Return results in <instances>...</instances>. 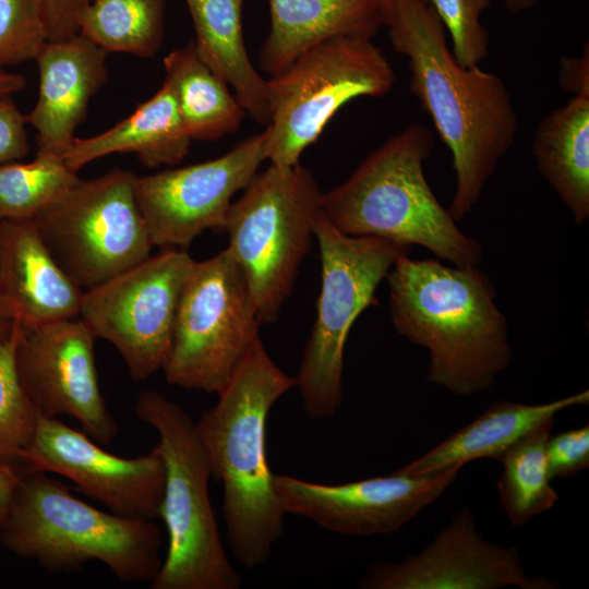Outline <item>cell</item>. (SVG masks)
I'll return each mask as SVG.
<instances>
[{"label": "cell", "instance_id": "21", "mask_svg": "<svg viewBox=\"0 0 589 589\" xmlns=\"http://www.w3.org/2000/svg\"><path fill=\"white\" fill-rule=\"evenodd\" d=\"M588 401V389L537 405L496 400L474 420L397 470L418 477L453 466L462 467L477 459L500 460L525 436L554 422L557 413L570 407L587 405Z\"/></svg>", "mask_w": 589, "mask_h": 589}, {"label": "cell", "instance_id": "28", "mask_svg": "<svg viewBox=\"0 0 589 589\" xmlns=\"http://www.w3.org/2000/svg\"><path fill=\"white\" fill-rule=\"evenodd\" d=\"M77 178L55 155L36 153L29 163L0 165V220L33 219Z\"/></svg>", "mask_w": 589, "mask_h": 589}, {"label": "cell", "instance_id": "11", "mask_svg": "<svg viewBox=\"0 0 589 589\" xmlns=\"http://www.w3.org/2000/svg\"><path fill=\"white\" fill-rule=\"evenodd\" d=\"M135 175L113 169L77 178L32 219L46 247L83 290L93 289L151 255Z\"/></svg>", "mask_w": 589, "mask_h": 589}, {"label": "cell", "instance_id": "20", "mask_svg": "<svg viewBox=\"0 0 589 589\" xmlns=\"http://www.w3.org/2000/svg\"><path fill=\"white\" fill-rule=\"evenodd\" d=\"M271 31L259 53L274 76L311 47L338 36L372 38L385 26L376 0H268Z\"/></svg>", "mask_w": 589, "mask_h": 589}, {"label": "cell", "instance_id": "39", "mask_svg": "<svg viewBox=\"0 0 589 589\" xmlns=\"http://www.w3.org/2000/svg\"><path fill=\"white\" fill-rule=\"evenodd\" d=\"M504 5L513 11L518 12L533 7L539 0H502Z\"/></svg>", "mask_w": 589, "mask_h": 589}, {"label": "cell", "instance_id": "18", "mask_svg": "<svg viewBox=\"0 0 589 589\" xmlns=\"http://www.w3.org/2000/svg\"><path fill=\"white\" fill-rule=\"evenodd\" d=\"M107 52L81 34L47 40L35 61L37 101L25 120L36 131L37 154L60 156L71 148L92 97L107 80Z\"/></svg>", "mask_w": 589, "mask_h": 589}, {"label": "cell", "instance_id": "2", "mask_svg": "<svg viewBox=\"0 0 589 589\" xmlns=\"http://www.w3.org/2000/svg\"><path fill=\"white\" fill-rule=\"evenodd\" d=\"M396 332L429 352L426 380L459 397L488 390L512 362L508 321L479 265L400 256L387 276Z\"/></svg>", "mask_w": 589, "mask_h": 589}, {"label": "cell", "instance_id": "22", "mask_svg": "<svg viewBox=\"0 0 589 589\" xmlns=\"http://www.w3.org/2000/svg\"><path fill=\"white\" fill-rule=\"evenodd\" d=\"M191 141L173 92L164 82L154 96L116 125L89 137H76L63 160L74 173L98 158L125 153L136 155L147 168L176 166L189 153Z\"/></svg>", "mask_w": 589, "mask_h": 589}, {"label": "cell", "instance_id": "33", "mask_svg": "<svg viewBox=\"0 0 589 589\" xmlns=\"http://www.w3.org/2000/svg\"><path fill=\"white\" fill-rule=\"evenodd\" d=\"M25 116L12 95L0 96V165L17 161L28 153Z\"/></svg>", "mask_w": 589, "mask_h": 589}, {"label": "cell", "instance_id": "29", "mask_svg": "<svg viewBox=\"0 0 589 589\" xmlns=\"http://www.w3.org/2000/svg\"><path fill=\"white\" fill-rule=\"evenodd\" d=\"M20 326L0 340V461H20L31 442L38 414L21 383L16 365Z\"/></svg>", "mask_w": 589, "mask_h": 589}, {"label": "cell", "instance_id": "23", "mask_svg": "<svg viewBox=\"0 0 589 589\" xmlns=\"http://www.w3.org/2000/svg\"><path fill=\"white\" fill-rule=\"evenodd\" d=\"M194 28L195 51L229 86L252 119L271 120L267 80L251 62L242 31L243 0H184Z\"/></svg>", "mask_w": 589, "mask_h": 589}, {"label": "cell", "instance_id": "30", "mask_svg": "<svg viewBox=\"0 0 589 589\" xmlns=\"http://www.w3.org/2000/svg\"><path fill=\"white\" fill-rule=\"evenodd\" d=\"M47 40L38 0H0V69L35 60Z\"/></svg>", "mask_w": 589, "mask_h": 589}, {"label": "cell", "instance_id": "40", "mask_svg": "<svg viewBox=\"0 0 589 589\" xmlns=\"http://www.w3.org/2000/svg\"><path fill=\"white\" fill-rule=\"evenodd\" d=\"M378 2V4L381 5V8L383 9L384 11V14H385V19L387 17L390 9H392V5H393V1L394 0H376ZM386 24V23H385Z\"/></svg>", "mask_w": 589, "mask_h": 589}, {"label": "cell", "instance_id": "38", "mask_svg": "<svg viewBox=\"0 0 589 589\" xmlns=\"http://www.w3.org/2000/svg\"><path fill=\"white\" fill-rule=\"evenodd\" d=\"M14 324L0 298V340L7 338L12 333Z\"/></svg>", "mask_w": 589, "mask_h": 589}, {"label": "cell", "instance_id": "26", "mask_svg": "<svg viewBox=\"0 0 589 589\" xmlns=\"http://www.w3.org/2000/svg\"><path fill=\"white\" fill-rule=\"evenodd\" d=\"M165 0H91L79 34L108 52L154 57L164 40Z\"/></svg>", "mask_w": 589, "mask_h": 589}, {"label": "cell", "instance_id": "32", "mask_svg": "<svg viewBox=\"0 0 589 589\" xmlns=\"http://www.w3.org/2000/svg\"><path fill=\"white\" fill-rule=\"evenodd\" d=\"M546 460L551 479L573 477L589 467V426L584 425L550 436Z\"/></svg>", "mask_w": 589, "mask_h": 589}, {"label": "cell", "instance_id": "12", "mask_svg": "<svg viewBox=\"0 0 589 589\" xmlns=\"http://www.w3.org/2000/svg\"><path fill=\"white\" fill-rule=\"evenodd\" d=\"M193 261L185 250H160L83 291L79 317L96 339L113 346L134 381L147 380L167 361Z\"/></svg>", "mask_w": 589, "mask_h": 589}, {"label": "cell", "instance_id": "10", "mask_svg": "<svg viewBox=\"0 0 589 589\" xmlns=\"http://www.w3.org/2000/svg\"><path fill=\"white\" fill-rule=\"evenodd\" d=\"M260 326L245 277L227 248L211 259L193 261L163 368L166 381L219 394L260 338Z\"/></svg>", "mask_w": 589, "mask_h": 589}, {"label": "cell", "instance_id": "16", "mask_svg": "<svg viewBox=\"0 0 589 589\" xmlns=\"http://www.w3.org/2000/svg\"><path fill=\"white\" fill-rule=\"evenodd\" d=\"M28 470L59 474L112 513L154 520L159 517L165 464L157 447L133 458L105 450L84 432L58 418L39 417L20 456Z\"/></svg>", "mask_w": 589, "mask_h": 589}, {"label": "cell", "instance_id": "37", "mask_svg": "<svg viewBox=\"0 0 589 589\" xmlns=\"http://www.w3.org/2000/svg\"><path fill=\"white\" fill-rule=\"evenodd\" d=\"M26 80L23 75L0 69V96L13 95L24 89Z\"/></svg>", "mask_w": 589, "mask_h": 589}, {"label": "cell", "instance_id": "36", "mask_svg": "<svg viewBox=\"0 0 589 589\" xmlns=\"http://www.w3.org/2000/svg\"><path fill=\"white\" fill-rule=\"evenodd\" d=\"M22 476L11 464L0 461V526L10 510Z\"/></svg>", "mask_w": 589, "mask_h": 589}, {"label": "cell", "instance_id": "13", "mask_svg": "<svg viewBox=\"0 0 589 589\" xmlns=\"http://www.w3.org/2000/svg\"><path fill=\"white\" fill-rule=\"evenodd\" d=\"M266 128L203 163L135 177L134 192L153 247L185 250L205 230L223 232L233 195L267 160Z\"/></svg>", "mask_w": 589, "mask_h": 589}, {"label": "cell", "instance_id": "7", "mask_svg": "<svg viewBox=\"0 0 589 589\" xmlns=\"http://www.w3.org/2000/svg\"><path fill=\"white\" fill-rule=\"evenodd\" d=\"M323 192L303 165L269 164L227 215V249L242 271L261 325L277 321L314 238Z\"/></svg>", "mask_w": 589, "mask_h": 589}, {"label": "cell", "instance_id": "25", "mask_svg": "<svg viewBox=\"0 0 589 589\" xmlns=\"http://www.w3.org/2000/svg\"><path fill=\"white\" fill-rule=\"evenodd\" d=\"M165 81L172 89L191 140L215 141L240 127L245 110L229 85L197 56L193 41L163 60Z\"/></svg>", "mask_w": 589, "mask_h": 589}, {"label": "cell", "instance_id": "1", "mask_svg": "<svg viewBox=\"0 0 589 589\" xmlns=\"http://www.w3.org/2000/svg\"><path fill=\"white\" fill-rule=\"evenodd\" d=\"M385 26L393 48L408 60L411 93L450 151L456 187L447 211L458 223L513 146L516 109L498 75L456 61L444 26L423 0H394Z\"/></svg>", "mask_w": 589, "mask_h": 589}, {"label": "cell", "instance_id": "6", "mask_svg": "<svg viewBox=\"0 0 589 589\" xmlns=\"http://www.w3.org/2000/svg\"><path fill=\"white\" fill-rule=\"evenodd\" d=\"M139 419L158 434L165 464L159 517L168 546L153 589H238L241 579L230 563L212 507L207 459L195 421L176 401L157 390L142 392Z\"/></svg>", "mask_w": 589, "mask_h": 589}, {"label": "cell", "instance_id": "3", "mask_svg": "<svg viewBox=\"0 0 589 589\" xmlns=\"http://www.w3.org/2000/svg\"><path fill=\"white\" fill-rule=\"evenodd\" d=\"M296 377L284 372L257 338L218 401L195 421L211 476L223 486L228 542L245 569L264 565L284 532V510L266 455V424Z\"/></svg>", "mask_w": 589, "mask_h": 589}, {"label": "cell", "instance_id": "4", "mask_svg": "<svg viewBox=\"0 0 589 589\" xmlns=\"http://www.w3.org/2000/svg\"><path fill=\"white\" fill-rule=\"evenodd\" d=\"M433 147L430 129L407 125L323 193V214L349 236L420 245L453 265H480L481 243L459 229L425 179L423 164Z\"/></svg>", "mask_w": 589, "mask_h": 589}, {"label": "cell", "instance_id": "19", "mask_svg": "<svg viewBox=\"0 0 589 589\" xmlns=\"http://www.w3.org/2000/svg\"><path fill=\"white\" fill-rule=\"evenodd\" d=\"M82 296L32 219L0 220V298L14 323L79 317Z\"/></svg>", "mask_w": 589, "mask_h": 589}, {"label": "cell", "instance_id": "5", "mask_svg": "<svg viewBox=\"0 0 589 589\" xmlns=\"http://www.w3.org/2000/svg\"><path fill=\"white\" fill-rule=\"evenodd\" d=\"M0 532L10 551L50 572L99 562L121 581L152 582L163 564L153 520L95 508L43 471L22 477Z\"/></svg>", "mask_w": 589, "mask_h": 589}, {"label": "cell", "instance_id": "34", "mask_svg": "<svg viewBox=\"0 0 589 589\" xmlns=\"http://www.w3.org/2000/svg\"><path fill=\"white\" fill-rule=\"evenodd\" d=\"M44 13L48 40L79 34V20L91 0H38Z\"/></svg>", "mask_w": 589, "mask_h": 589}, {"label": "cell", "instance_id": "14", "mask_svg": "<svg viewBox=\"0 0 589 589\" xmlns=\"http://www.w3.org/2000/svg\"><path fill=\"white\" fill-rule=\"evenodd\" d=\"M16 365L39 417L75 419L100 445L119 433L101 394L95 363L96 338L80 318L20 325Z\"/></svg>", "mask_w": 589, "mask_h": 589}, {"label": "cell", "instance_id": "17", "mask_svg": "<svg viewBox=\"0 0 589 589\" xmlns=\"http://www.w3.org/2000/svg\"><path fill=\"white\" fill-rule=\"evenodd\" d=\"M366 589H552L557 585L529 575L516 546L483 539L468 507L418 554L399 563H378L363 576Z\"/></svg>", "mask_w": 589, "mask_h": 589}, {"label": "cell", "instance_id": "35", "mask_svg": "<svg viewBox=\"0 0 589 589\" xmlns=\"http://www.w3.org/2000/svg\"><path fill=\"white\" fill-rule=\"evenodd\" d=\"M560 84L563 89L578 95L589 93V48L584 47L579 57H562L560 59Z\"/></svg>", "mask_w": 589, "mask_h": 589}, {"label": "cell", "instance_id": "9", "mask_svg": "<svg viewBox=\"0 0 589 589\" xmlns=\"http://www.w3.org/2000/svg\"><path fill=\"white\" fill-rule=\"evenodd\" d=\"M395 81L390 62L371 38L338 36L305 50L267 80V160L299 164L345 104L383 96Z\"/></svg>", "mask_w": 589, "mask_h": 589}, {"label": "cell", "instance_id": "24", "mask_svg": "<svg viewBox=\"0 0 589 589\" xmlns=\"http://www.w3.org/2000/svg\"><path fill=\"white\" fill-rule=\"evenodd\" d=\"M537 168L576 225L589 218V93L546 115L531 144Z\"/></svg>", "mask_w": 589, "mask_h": 589}, {"label": "cell", "instance_id": "27", "mask_svg": "<svg viewBox=\"0 0 589 589\" xmlns=\"http://www.w3.org/2000/svg\"><path fill=\"white\" fill-rule=\"evenodd\" d=\"M553 423H546L525 436L498 460L502 472L496 488L501 505L514 527L526 526L558 501L551 485L546 460V444Z\"/></svg>", "mask_w": 589, "mask_h": 589}, {"label": "cell", "instance_id": "15", "mask_svg": "<svg viewBox=\"0 0 589 589\" xmlns=\"http://www.w3.org/2000/svg\"><path fill=\"white\" fill-rule=\"evenodd\" d=\"M460 469L453 466L418 477L396 470L339 484L275 474L274 486L286 514L305 517L335 533L370 537L400 530L440 498Z\"/></svg>", "mask_w": 589, "mask_h": 589}, {"label": "cell", "instance_id": "31", "mask_svg": "<svg viewBox=\"0 0 589 589\" xmlns=\"http://www.w3.org/2000/svg\"><path fill=\"white\" fill-rule=\"evenodd\" d=\"M436 13L448 32L456 61L465 67L479 65L489 52V33L481 23L490 0H423Z\"/></svg>", "mask_w": 589, "mask_h": 589}, {"label": "cell", "instance_id": "8", "mask_svg": "<svg viewBox=\"0 0 589 589\" xmlns=\"http://www.w3.org/2000/svg\"><path fill=\"white\" fill-rule=\"evenodd\" d=\"M322 283L316 317L305 342L296 386L306 416H335L342 399L344 351L358 316L376 304L375 292L394 263L412 247L336 229L322 209L314 224Z\"/></svg>", "mask_w": 589, "mask_h": 589}]
</instances>
